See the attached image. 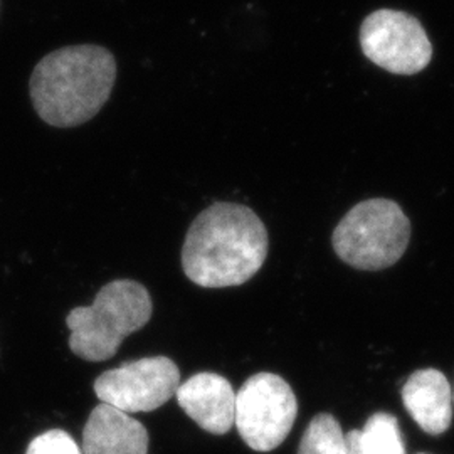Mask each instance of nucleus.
Segmentation results:
<instances>
[{
  "mask_svg": "<svg viewBox=\"0 0 454 454\" xmlns=\"http://www.w3.org/2000/svg\"><path fill=\"white\" fill-rule=\"evenodd\" d=\"M268 247L270 236L256 212L236 202H215L189 227L182 268L202 288L239 286L260 271Z\"/></svg>",
  "mask_w": 454,
  "mask_h": 454,
  "instance_id": "f257e3e1",
  "label": "nucleus"
},
{
  "mask_svg": "<svg viewBox=\"0 0 454 454\" xmlns=\"http://www.w3.org/2000/svg\"><path fill=\"white\" fill-rule=\"evenodd\" d=\"M116 82V61L95 44L49 52L34 67L29 90L34 110L51 127H78L105 106Z\"/></svg>",
  "mask_w": 454,
  "mask_h": 454,
  "instance_id": "f03ea898",
  "label": "nucleus"
},
{
  "mask_svg": "<svg viewBox=\"0 0 454 454\" xmlns=\"http://www.w3.org/2000/svg\"><path fill=\"white\" fill-rule=\"evenodd\" d=\"M152 311V298L144 285L131 279L112 281L98 292L90 307L67 315L69 347L84 360H108L121 341L148 324Z\"/></svg>",
  "mask_w": 454,
  "mask_h": 454,
  "instance_id": "7ed1b4c3",
  "label": "nucleus"
},
{
  "mask_svg": "<svg viewBox=\"0 0 454 454\" xmlns=\"http://www.w3.org/2000/svg\"><path fill=\"white\" fill-rule=\"evenodd\" d=\"M411 223L403 207L389 199L358 202L335 227L332 244L343 262L362 271L394 266L406 253Z\"/></svg>",
  "mask_w": 454,
  "mask_h": 454,
  "instance_id": "20e7f679",
  "label": "nucleus"
},
{
  "mask_svg": "<svg viewBox=\"0 0 454 454\" xmlns=\"http://www.w3.org/2000/svg\"><path fill=\"white\" fill-rule=\"evenodd\" d=\"M296 414V395L276 373L253 375L236 394L234 424L254 451L266 453L278 448L290 434Z\"/></svg>",
  "mask_w": 454,
  "mask_h": 454,
  "instance_id": "39448f33",
  "label": "nucleus"
},
{
  "mask_svg": "<svg viewBox=\"0 0 454 454\" xmlns=\"http://www.w3.org/2000/svg\"><path fill=\"white\" fill-rule=\"evenodd\" d=\"M360 48L373 65L401 76L421 73L433 59V46L421 22L392 9L365 17L360 26Z\"/></svg>",
  "mask_w": 454,
  "mask_h": 454,
  "instance_id": "423d86ee",
  "label": "nucleus"
},
{
  "mask_svg": "<svg viewBox=\"0 0 454 454\" xmlns=\"http://www.w3.org/2000/svg\"><path fill=\"white\" fill-rule=\"evenodd\" d=\"M179 386V369L170 358L148 357L99 375L95 392L103 404L133 414L163 406Z\"/></svg>",
  "mask_w": 454,
  "mask_h": 454,
  "instance_id": "0eeeda50",
  "label": "nucleus"
},
{
  "mask_svg": "<svg viewBox=\"0 0 454 454\" xmlns=\"http://www.w3.org/2000/svg\"><path fill=\"white\" fill-rule=\"evenodd\" d=\"M184 412L212 434H226L234 424L236 392L217 373L202 372L180 384L176 392Z\"/></svg>",
  "mask_w": 454,
  "mask_h": 454,
  "instance_id": "6e6552de",
  "label": "nucleus"
},
{
  "mask_svg": "<svg viewBox=\"0 0 454 454\" xmlns=\"http://www.w3.org/2000/svg\"><path fill=\"white\" fill-rule=\"evenodd\" d=\"M403 403L411 418L431 436L446 433L453 421V387L436 369L411 373L403 387Z\"/></svg>",
  "mask_w": 454,
  "mask_h": 454,
  "instance_id": "1a4fd4ad",
  "label": "nucleus"
},
{
  "mask_svg": "<svg viewBox=\"0 0 454 454\" xmlns=\"http://www.w3.org/2000/svg\"><path fill=\"white\" fill-rule=\"evenodd\" d=\"M148 433L130 414L99 404L82 431V454H146Z\"/></svg>",
  "mask_w": 454,
  "mask_h": 454,
  "instance_id": "9d476101",
  "label": "nucleus"
},
{
  "mask_svg": "<svg viewBox=\"0 0 454 454\" xmlns=\"http://www.w3.org/2000/svg\"><path fill=\"white\" fill-rule=\"evenodd\" d=\"M358 444L364 454H406L399 422L387 412H377L358 429Z\"/></svg>",
  "mask_w": 454,
  "mask_h": 454,
  "instance_id": "9b49d317",
  "label": "nucleus"
},
{
  "mask_svg": "<svg viewBox=\"0 0 454 454\" xmlns=\"http://www.w3.org/2000/svg\"><path fill=\"white\" fill-rule=\"evenodd\" d=\"M298 454H345L340 422L332 414H318L309 422Z\"/></svg>",
  "mask_w": 454,
  "mask_h": 454,
  "instance_id": "f8f14e48",
  "label": "nucleus"
},
{
  "mask_svg": "<svg viewBox=\"0 0 454 454\" xmlns=\"http://www.w3.org/2000/svg\"><path fill=\"white\" fill-rule=\"evenodd\" d=\"M26 454H82V451L66 431L52 429L33 439Z\"/></svg>",
  "mask_w": 454,
  "mask_h": 454,
  "instance_id": "ddd939ff",
  "label": "nucleus"
},
{
  "mask_svg": "<svg viewBox=\"0 0 454 454\" xmlns=\"http://www.w3.org/2000/svg\"><path fill=\"white\" fill-rule=\"evenodd\" d=\"M345 454H364L358 444V429L345 434Z\"/></svg>",
  "mask_w": 454,
  "mask_h": 454,
  "instance_id": "4468645a",
  "label": "nucleus"
},
{
  "mask_svg": "<svg viewBox=\"0 0 454 454\" xmlns=\"http://www.w3.org/2000/svg\"><path fill=\"white\" fill-rule=\"evenodd\" d=\"M453 407H454V389H453Z\"/></svg>",
  "mask_w": 454,
  "mask_h": 454,
  "instance_id": "2eb2a0df",
  "label": "nucleus"
}]
</instances>
